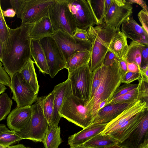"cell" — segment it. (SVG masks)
Here are the masks:
<instances>
[{"label":"cell","mask_w":148,"mask_h":148,"mask_svg":"<svg viewBox=\"0 0 148 148\" xmlns=\"http://www.w3.org/2000/svg\"><path fill=\"white\" fill-rule=\"evenodd\" d=\"M33 23H21L14 29L10 28L9 36L2 44L1 62L10 78L31 58V40L28 36Z\"/></svg>","instance_id":"cell-1"},{"label":"cell","mask_w":148,"mask_h":148,"mask_svg":"<svg viewBox=\"0 0 148 148\" xmlns=\"http://www.w3.org/2000/svg\"><path fill=\"white\" fill-rule=\"evenodd\" d=\"M54 93V109L52 125H58L61 118L59 114L64 98L72 93L70 80L68 77L65 81L56 86Z\"/></svg>","instance_id":"cell-18"},{"label":"cell","mask_w":148,"mask_h":148,"mask_svg":"<svg viewBox=\"0 0 148 148\" xmlns=\"http://www.w3.org/2000/svg\"><path fill=\"white\" fill-rule=\"evenodd\" d=\"M119 143L111 136L100 133L80 146L84 148H105Z\"/></svg>","instance_id":"cell-27"},{"label":"cell","mask_w":148,"mask_h":148,"mask_svg":"<svg viewBox=\"0 0 148 148\" xmlns=\"http://www.w3.org/2000/svg\"><path fill=\"white\" fill-rule=\"evenodd\" d=\"M13 103L6 93L0 95V121L5 119L10 111Z\"/></svg>","instance_id":"cell-33"},{"label":"cell","mask_w":148,"mask_h":148,"mask_svg":"<svg viewBox=\"0 0 148 148\" xmlns=\"http://www.w3.org/2000/svg\"><path fill=\"white\" fill-rule=\"evenodd\" d=\"M139 83L137 88L138 94L140 100L145 99L148 103V82L145 81L141 77L138 79Z\"/></svg>","instance_id":"cell-36"},{"label":"cell","mask_w":148,"mask_h":148,"mask_svg":"<svg viewBox=\"0 0 148 148\" xmlns=\"http://www.w3.org/2000/svg\"><path fill=\"white\" fill-rule=\"evenodd\" d=\"M148 65V48L145 45L143 48L141 53V68Z\"/></svg>","instance_id":"cell-43"},{"label":"cell","mask_w":148,"mask_h":148,"mask_svg":"<svg viewBox=\"0 0 148 148\" xmlns=\"http://www.w3.org/2000/svg\"><path fill=\"white\" fill-rule=\"evenodd\" d=\"M140 73L141 77L145 81L148 82V65L141 67Z\"/></svg>","instance_id":"cell-47"},{"label":"cell","mask_w":148,"mask_h":148,"mask_svg":"<svg viewBox=\"0 0 148 148\" xmlns=\"http://www.w3.org/2000/svg\"><path fill=\"white\" fill-rule=\"evenodd\" d=\"M117 60L114 55L109 51L105 56L103 64L106 66H109L115 62Z\"/></svg>","instance_id":"cell-42"},{"label":"cell","mask_w":148,"mask_h":148,"mask_svg":"<svg viewBox=\"0 0 148 148\" xmlns=\"http://www.w3.org/2000/svg\"><path fill=\"white\" fill-rule=\"evenodd\" d=\"M140 77V72L133 73L127 71L121 76V82L125 84H130L135 80H138Z\"/></svg>","instance_id":"cell-38"},{"label":"cell","mask_w":148,"mask_h":148,"mask_svg":"<svg viewBox=\"0 0 148 148\" xmlns=\"http://www.w3.org/2000/svg\"><path fill=\"white\" fill-rule=\"evenodd\" d=\"M30 50L31 56L39 71L43 74H49L45 55L39 41L31 40Z\"/></svg>","instance_id":"cell-23"},{"label":"cell","mask_w":148,"mask_h":148,"mask_svg":"<svg viewBox=\"0 0 148 148\" xmlns=\"http://www.w3.org/2000/svg\"><path fill=\"white\" fill-rule=\"evenodd\" d=\"M145 45L135 41H132L128 45L123 58L129 62H134L138 66L139 71L141 68V53Z\"/></svg>","instance_id":"cell-28"},{"label":"cell","mask_w":148,"mask_h":148,"mask_svg":"<svg viewBox=\"0 0 148 148\" xmlns=\"http://www.w3.org/2000/svg\"><path fill=\"white\" fill-rule=\"evenodd\" d=\"M70 148H84L81 146H78L77 147H70Z\"/></svg>","instance_id":"cell-55"},{"label":"cell","mask_w":148,"mask_h":148,"mask_svg":"<svg viewBox=\"0 0 148 148\" xmlns=\"http://www.w3.org/2000/svg\"><path fill=\"white\" fill-rule=\"evenodd\" d=\"M90 54V51L87 49L77 51L72 54L66 62V69L69 73L88 64Z\"/></svg>","instance_id":"cell-26"},{"label":"cell","mask_w":148,"mask_h":148,"mask_svg":"<svg viewBox=\"0 0 148 148\" xmlns=\"http://www.w3.org/2000/svg\"><path fill=\"white\" fill-rule=\"evenodd\" d=\"M34 62L30 58L19 72L24 80L31 88L36 94L39 91L38 84L34 67Z\"/></svg>","instance_id":"cell-24"},{"label":"cell","mask_w":148,"mask_h":148,"mask_svg":"<svg viewBox=\"0 0 148 148\" xmlns=\"http://www.w3.org/2000/svg\"><path fill=\"white\" fill-rule=\"evenodd\" d=\"M31 106L16 107L10 112L7 119V124L10 130L18 132L25 129L31 117Z\"/></svg>","instance_id":"cell-16"},{"label":"cell","mask_w":148,"mask_h":148,"mask_svg":"<svg viewBox=\"0 0 148 148\" xmlns=\"http://www.w3.org/2000/svg\"><path fill=\"white\" fill-rule=\"evenodd\" d=\"M54 0H13L10 2L21 23H34L49 16L50 8Z\"/></svg>","instance_id":"cell-4"},{"label":"cell","mask_w":148,"mask_h":148,"mask_svg":"<svg viewBox=\"0 0 148 148\" xmlns=\"http://www.w3.org/2000/svg\"><path fill=\"white\" fill-rule=\"evenodd\" d=\"M2 10L0 0V40L3 43L9 36L10 27L6 23Z\"/></svg>","instance_id":"cell-35"},{"label":"cell","mask_w":148,"mask_h":148,"mask_svg":"<svg viewBox=\"0 0 148 148\" xmlns=\"http://www.w3.org/2000/svg\"><path fill=\"white\" fill-rule=\"evenodd\" d=\"M105 148H127L119 145V143L115 144L113 145Z\"/></svg>","instance_id":"cell-52"},{"label":"cell","mask_w":148,"mask_h":148,"mask_svg":"<svg viewBox=\"0 0 148 148\" xmlns=\"http://www.w3.org/2000/svg\"><path fill=\"white\" fill-rule=\"evenodd\" d=\"M10 88L13 93L12 99L16 102L17 108L31 106L36 101L38 94L26 83L19 72L10 78Z\"/></svg>","instance_id":"cell-11"},{"label":"cell","mask_w":148,"mask_h":148,"mask_svg":"<svg viewBox=\"0 0 148 148\" xmlns=\"http://www.w3.org/2000/svg\"><path fill=\"white\" fill-rule=\"evenodd\" d=\"M148 110L137 127L125 140L119 144L127 148H139L148 144Z\"/></svg>","instance_id":"cell-15"},{"label":"cell","mask_w":148,"mask_h":148,"mask_svg":"<svg viewBox=\"0 0 148 148\" xmlns=\"http://www.w3.org/2000/svg\"><path fill=\"white\" fill-rule=\"evenodd\" d=\"M86 101L80 99L72 93L64 99L59 114L76 125L85 128L91 125L92 119L85 106Z\"/></svg>","instance_id":"cell-6"},{"label":"cell","mask_w":148,"mask_h":148,"mask_svg":"<svg viewBox=\"0 0 148 148\" xmlns=\"http://www.w3.org/2000/svg\"><path fill=\"white\" fill-rule=\"evenodd\" d=\"M7 148H27V147L23 144H21L12 146H9L7 147Z\"/></svg>","instance_id":"cell-49"},{"label":"cell","mask_w":148,"mask_h":148,"mask_svg":"<svg viewBox=\"0 0 148 148\" xmlns=\"http://www.w3.org/2000/svg\"><path fill=\"white\" fill-rule=\"evenodd\" d=\"M7 147L0 145V148H7Z\"/></svg>","instance_id":"cell-56"},{"label":"cell","mask_w":148,"mask_h":148,"mask_svg":"<svg viewBox=\"0 0 148 148\" xmlns=\"http://www.w3.org/2000/svg\"><path fill=\"white\" fill-rule=\"evenodd\" d=\"M93 73L88 64L69 73L72 94L77 98L87 102L90 97Z\"/></svg>","instance_id":"cell-8"},{"label":"cell","mask_w":148,"mask_h":148,"mask_svg":"<svg viewBox=\"0 0 148 148\" xmlns=\"http://www.w3.org/2000/svg\"><path fill=\"white\" fill-rule=\"evenodd\" d=\"M129 3H136L141 6L143 9L148 12V8L146 2L142 0H126Z\"/></svg>","instance_id":"cell-45"},{"label":"cell","mask_w":148,"mask_h":148,"mask_svg":"<svg viewBox=\"0 0 148 148\" xmlns=\"http://www.w3.org/2000/svg\"><path fill=\"white\" fill-rule=\"evenodd\" d=\"M2 13L4 16L9 17H13L16 14L14 10L12 8H9L5 10H2Z\"/></svg>","instance_id":"cell-48"},{"label":"cell","mask_w":148,"mask_h":148,"mask_svg":"<svg viewBox=\"0 0 148 148\" xmlns=\"http://www.w3.org/2000/svg\"><path fill=\"white\" fill-rule=\"evenodd\" d=\"M139 100L140 99L138 95V90L136 88L125 94L112 99L109 104L130 103Z\"/></svg>","instance_id":"cell-32"},{"label":"cell","mask_w":148,"mask_h":148,"mask_svg":"<svg viewBox=\"0 0 148 148\" xmlns=\"http://www.w3.org/2000/svg\"><path fill=\"white\" fill-rule=\"evenodd\" d=\"M75 38L82 41H88V36L87 30L77 27L72 36Z\"/></svg>","instance_id":"cell-40"},{"label":"cell","mask_w":148,"mask_h":148,"mask_svg":"<svg viewBox=\"0 0 148 148\" xmlns=\"http://www.w3.org/2000/svg\"><path fill=\"white\" fill-rule=\"evenodd\" d=\"M67 6L77 27L86 30L97 25V21L88 0H68Z\"/></svg>","instance_id":"cell-10"},{"label":"cell","mask_w":148,"mask_h":148,"mask_svg":"<svg viewBox=\"0 0 148 148\" xmlns=\"http://www.w3.org/2000/svg\"><path fill=\"white\" fill-rule=\"evenodd\" d=\"M127 72L133 73L140 72L137 65L134 62H129L126 61Z\"/></svg>","instance_id":"cell-46"},{"label":"cell","mask_w":148,"mask_h":148,"mask_svg":"<svg viewBox=\"0 0 148 148\" xmlns=\"http://www.w3.org/2000/svg\"><path fill=\"white\" fill-rule=\"evenodd\" d=\"M147 110L133 116L110 136L118 141L119 143L123 141L137 127Z\"/></svg>","instance_id":"cell-22"},{"label":"cell","mask_w":148,"mask_h":148,"mask_svg":"<svg viewBox=\"0 0 148 148\" xmlns=\"http://www.w3.org/2000/svg\"><path fill=\"white\" fill-rule=\"evenodd\" d=\"M2 43L0 40V61L1 62L2 58Z\"/></svg>","instance_id":"cell-53"},{"label":"cell","mask_w":148,"mask_h":148,"mask_svg":"<svg viewBox=\"0 0 148 148\" xmlns=\"http://www.w3.org/2000/svg\"><path fill=\"white\" fill-rule=\"evenodd\" d=\"M117 30L106 27L103 23L87 30L91 42L90 57L88 65L92 72L102 64L112 39Z\"/></svg>","instance_id":"cell-3"},{"label":"cell","mask_w":148,"mask_h":148,"mask_svg":"<svg viewBox=\"0 0 148 148\" xmlns=\"http://www.w3.org/2000/svg\"><path fill=\"white\" fill-rule=\"evenodd\" d=\"M51 37L62 50L66 62L71 56L76 51L86 49L90 51L91 43L89 40H78L60 30L55 32Z\"/></svg>","instance_id":"cell-13"},{"label":"cell","mask_w":148,"mask_h":148,"mask_svg":"<svg viewBox=\"0 0 148 148\" xmlns=\"http://www.w3.org/2000/svg\"><path fill=\"white\" fill-rule=\"evenodd\" d=\"M132 103L110 104L107 105L99 111L92 124H107Z\"/></svg>","instance_id":"cell-21"},{"label":"cell","mask_w":148,"mask_h":148,"mask_svg":"<svg viewBox=\"0 0 148 148\" xmlns=\"http://www.w3.org/2000/svg\"><path fill=\"white\" fill-rule=\"evenodd\" d=\"M138 84L131 83L125 84L121 86H120L115 91L112 99L125 94L133 89L136 88Z\"/></svg>","instance_id":"cell-37"},{"label":"cell","mask_w":148,"mask_h":148,"mask_svg":"<svg viewBox=\"0 0 148 148\" xmlns=\"http://www.w3.org/2000/svg\"><path fill=\"white\" fill-rule=\"evenodd\" d=\"M54 32L49 16H45L33 23L28 38L30 40L39 41L45 38L52 36Z\"/></svg>","instance_id":"cell-20"},{"label":"cell","mask_w":148,"mask_h":148,"mask_svg":"<svg viewBox=\"0 0 148 148\" xmlns=\"http://www.w3.org/2000/svg\"><path fill=\"white\" fill-rule=\"evenodd\" d=\"M138 16L141 27L148 34V12L142 9L138 14Z\"/></svg>","instance_id":"cell-39"},{"label":"cell","mask_w":148,"mask_h":148,"mask_svg":"<svg viewBox=\"0 0 148 148\" xmlns=\"http://www.w3.org/2000/svg\"><path fill=\"white\" fill-rule=\"evenodd\" d=\"M68 0H54L49 12V17L55 32L60 30L71 36L77 27L67 6Z\"/></svg>","instance_id":"cell-7"},{"label":"cell","mask_w":148,"mask_h":148,"mask_svg":"<svg viewBox=\"0 0 148 148\" xmlns=\"http://www.w3.org/2000/svg\"><path fill=\"white\" fill-rule=\"evenodd\" d=\"M117 61L123 75L127 71L126 61L124 58H122L117 59Z\"/></svg>","instance_id":"cell-44"},{"label":"cell","mask_w":148,"mask_h":148,"mask_svg":"<svg viewBox=\"0 0 148 148\" xmlns=\"http://www.w3.org/2000/svg\"><path fill=\"white\" fill-rule=\"evenodd\" d=\"M139 148H148V144L140 147Z\"/></svg>","instance_id":"cell-54"},{"label":"cell","mask_w":148,"mask_h":148,"mask_svg":"<svg viewBox=\"0 0 148 148\" xmlns=\"http://www.w3.org/2000/svg\"><path fill=\"white\" fill-rule=\"evenodd\" d=\"M148 109V103L141 100L130 105L115 119L108 123L100 133L110 135L127 121L137 114Z\"/></svg>","instance_id":"cell-14"},{"label":"cell","mask_w":148,"mask_h":148,"mask_svg":"<svg viewBox=\"0 0 148 148\" xmlns=\"http://www.w3.org/2000/svg\"><path fill=\"white\" fill-rule=\"evenodd\" d=\"M60 133V128L58 125H49L45 136L42 142L45 148H58L62 142Z\"/></svg>","instance_id":"cell-30"},{"label":"cell","mask_w":148,"mask_h":148,"mask_svg":"<svg viewBox=\"0 0 148 148\" xmlns=\"http://www.w3.org/2000/svg\"><path fill=\"white\" fill-rule=\"evenodd\" d=\"M27 148H31L30 147H27Z\"/></svg>","instance_id":"cell-57"},{"label":"cell","mask_w":148,"mask_h":148,"mask_svg":"<svg viewBox=\"0 0 148 148\" xmlns=\"http://www.w3.org/2000/svg\"><path fill=\"white\" fill-rule=\"evenodd\" d=\"M22 139L15 132L9 130L0 133V145L8 147L19 142Z\"/></svg>","instance_id":"cell-34"},{"label":"cell","mask_w":148,"mask_h":148,"mask_svg":"<svg viewBox=\"0 0 148 148\" xmlns=\"http://www.w3.org/2000/svg\"><path fill=\"white\" fill-rule=\"evenodd\" d=\"M122 75L117 61L109 66L104 65L103 72L100 82L93 96L85 104L93 121L99 111L100 104L106 101L108 104L112 99L115 91L121 83Z\"/></svg>","instance_id":"cell-2"},{"label":"cell","mask_w":148,"mask_h":148,"mask_svg":"<svg viewBox=\"0 0 148 148\" xmlns=\"http://www.w3.org/2000/svg\"><path fill=\"white\" fill-rule=\"evenodd\" d=\"M97 21V25H101L112 3V0H88Z\"/></svg>","instance_id":"cell-29"},{"label":"cell","mask_w":148,"mask_h":148,"mask_svg":"<svg viewBox=\"0 0 148 148\" xmlns=\"http://www.w3.org/2000/svg\"><path fill=\"white\" fill-rule=\"evenodd\" d=\"M121 31L127 38L148 46V34L131 16L121 23Z\"/></svg>","instance_id":"cell-17"},{"label":"cell","mask_w":148,"mask_h":148,"mask_svg":"<svg viewBox=\"0 0 148 148\" xmlns=\"http://www.w3.org/2000/svg\"><path fill=\"white\" fill-rule=\"evenodd\" d=\"M54 93L53 90L47 96H43L42 106L44 115L49 125H51L54 109Z\"/></svg>","instance_id":"cell-31"},{"label":"cell","mask_w":148,"mask_h":148,"mask_svg":"<svg viewBox=\"0 0 148 148\" xmlns=\"http://www.w3.org/2000/svg\"><path fill=\"white\" fill-rule=\"evenodd\" d=\"M128 45L127 37L119 30L113 36L109 49L117 59L121 58H123Z\"/></svg>","instance_id":"cell-25"},{"label":"cell","mask_w":148,"mask_h":148,"mask_svg":"<svg viewBox=\"0 0 148 148\" xmlns=\"http://www.w3.org/2000/svg\"><path fill=\"white\" fill-rule=\"evenodd\" d=\"M6 89L5 85L0 83V95L3 93Z\"/></svg>","instance_id":"cell-51"},{"label":"cell","mask_w":148,"mask_h":148,"mask_svg":"<svg viewBox=\"0 0 148 148\" xmlns=\"http://www.w3.org/2000/svg\"><path fill=\"white\" fill-rule=\"evenodd\" d=\"M107 124H92L81 131L68 138V144L70 147L82 145L96 135L102 132Z\"/></svg>","instance_id":"cell-19"},{"label":"cell","mask_w":148,"mask_h":148,"mask_svg":"<svg viewBox=\"0 0 148 148\" xmlns=\"http://www.w3.org/2000/svg\"><path fill=\"white\" fill-rule=\"evenodd\" d=\"M9 130L5 125L2 124H0V133L7 131Z\"/></svg>","instance_id":"cell-50"},{"label":"cell","mask_w":148,"mask_h":148,"mask_svg":"<svg viewBox=\"0 0 148 148\" xmlns=\"http://www.w3.org/2000/svg\"><path fill=\"white\" fill-rule=\"evenodd\" d=\"M39 42L45 55L49 75L53 78L59 71L66 69V60L62 50L51 37L44 38Z\"/></svg>","instance_id":"cell-9"},{"label":"cell","mask_w":148,"mask_h":148,"mask_svg":"<svg viewBox=\"0 0 148 148\" xmlns=\"http://www.w3.org/2000/svg\"><path fill=\"white\" fill-rule=\"evenodd\" d=\"M42 99L43 96L38 97L36 103L31 106L32 114L27 126L22 130L15 132L22 140L35 142H42L44 140L49 125L43 112Z\"/></svg>","instance_id":"cell-5"},{"label":"cell","mask_w":148,"mask_h":148,"mask_svg":"<svg viewBox=\"0 0 148 148\" xmlns=\"http://www.w3.org/2000/svg\"><path fill=\"white\" fill-rule=\"evenodd\" d=\"M2 65V63L0 61V83L6 86L9 82L10 78Z\"/></svg>","instance_id":"cell-41"},{"label":"cell","mask_w":148,"mask_h":148,"mask_svg":"<svg viewBox=\"0 0 148 148\" xmlns=\"http://www.w3.org/2000/svg\"><path fill=\"white\" fill-rule=\"evenodd\" d=\"M133 7L126 0H112L103 23L106 27L120 30L122 23L133 13Z\"/></svg>","instance_id":"cell-12"}]
</instances>
